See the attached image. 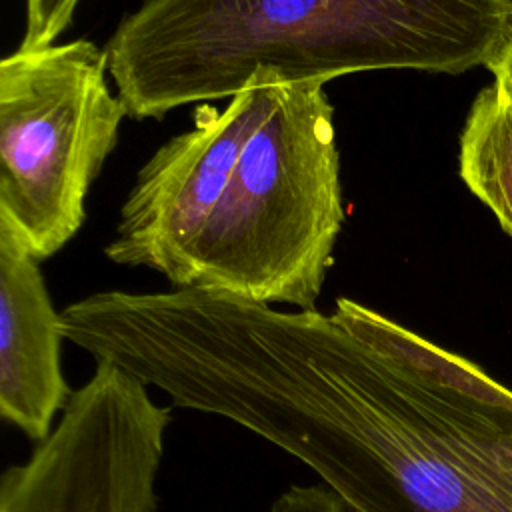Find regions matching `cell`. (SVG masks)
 Instances as JSON below:
<instances>
[{
  "label": "cell",
  "instance_id": "277c9868",
  "mask_svg": "<svg viewBox=\"0 0 512 512\" xmlns=\"http://www.w3.org/2000/svg\"><path fill=\"white\" fill-rule=\"evenodd\" d=\"M38 264L0 230V416L36 444L74 394L62 370L60 312Z\"/></svg>",
  "mask_w": 512,
  "mask_h": 512
},
{
  "label": "cell",
  "instance_id": "3957f363",
  "mask_svg": "<svg viewBox=\"0 0 512 512\" xmlns=\"http://www.w3.org/2000/svg\"><path fill=\"white\" fill-rule=\"evenodd\" d=\"M92 40L16 50L0 62V230L36 262L86 220V194L128 110Z\"/></svg>",
  "mask_w": 512,
  "mask_h": 512
},
{
  "label": "cell",
  "instance_id": "7a4b0ae2",
  "mask_svg": "<svg viewBox=\"0 0 512 512\" xmlns=\"http://www.w3.org/2000/svg\"><path fill=\"white\" fill-rule=\"evenodd\" d=\"M512 38V0H144L104 50L134 120L248 88L384 70L462 74Z\"/></svg>",
  "mask_w": 512,
  "mask_h": 512
},
{
  "label": "cell",
  "instance_id": "6da1fadb",
  "mask_svg": "<svg viewBox=\"0 0 512 512\" xmlns=\"http://www.w3.org/2000/svg\"><path fill=\"white\" fill-rule=\"evenodd\" d=\"M344 222L334 106L320 84L200 104L140 168L104 254L174 288L314 310Z\"/></svg>",
  "mask_w": 512,
  "mask_h": 512
},
{
  "label": "cell",
  "instance_id": "5b68a950",
  "mask_svg": "<svg viewBox=\"0 0 512 512\" xmlns=\"http://www.w3.org/2000/svg\"><path fill=\"white\" fill-rule=\"evenodd\" d=\"M460 178L512 236V102L486 86L460 134Z\"/></svg>",
  "mask_w": 512,
  "mask_h": 512
},
{
  "label": "cell",
  "instance_id": "8992f818",
  "mask_svg": "<svg viewBox=\"0 0 512 512\" xmlns=\"http://www.w3.org/2000/svg\"><path fill=\"white\" fill-rule=\"evenodd\" d=\"M80 0H24V34L20 50H36L56 44L72 24Z\"/></svg>",
  "mask_w": 512,
  "mask_h": 512
},
{
  "label": "cell",
  "instance_id": "52a82bcc",
  "mask_svg": "<svg viewBox=\"0 0 512 512\" xmlns=\"http://www.w3.org/2000/svg\"><path fill=\"white\" fill-rule=\"evenodd\" d=\"M268 512H350V508L324 484H292L274 498Z\"/></svg>",
  "mask_w": 512,
  "mask_h": 512
},
{
  "label": "cell",
  "instance_id": "ba28073f",
  "mask_svg": "<svg viewBox=\"0 0 512 512\" xmlns=\"http://www.w3.org/2000/svg\"><path fill=\"white\" fill-rule=\"evenodd\" d=\"M486 68L494 74L496 90L512 102V38Z\"/></svg>",
  "mask_w": 512,
  "mask_h": 512
}]
</instances>
